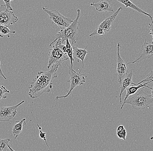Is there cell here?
Listing matches in <instances>:
<instances>
[{
	"label": "cell",
	"instance_id": "obj_1",
	"mask_svg": "<svg viewBox=\"0 0 153 151\" xmlns=\"http://www.w3.org/2000/svg\"><path fill=\"white\" fill-rule=\"evenodd\" d=\"M59 66L53 65L47 71H40L30 83L29 96L34 99L45 93L50 92L53 80L57 77V71Z\"/></svg>",
	"mask_w": 153,
	"mask_h": 151
},
{
	"label": "cell",
	"instance_id": "obj_2",
	"mask_svg": "<svg viewBox=\"0 0 153 151\" xmlns=\"http://www.w3.org/2000/svg\"><path fill=\"white\" fill-rule=\"evenodd\" d=\"M63 43L62 39H59L53 40L50 44L48 69L53 65L60 66L63 62L69 59L67 54L65 45Z\"/></svg>",
	"mask_w": 153,
	"mask_h": 151
},
{
	"label": "cell",
	"instance_id": "obj_3",
	"mask_svg": "<svg viewBox=\"0 0 153 151\" xmlns=\"http://www.w3.org/2000/svg\"><path fill=\"white\" fill-rule=\"evenodd\" d=\"M153 103V99L151 94L144 92L141 89L139 92L131 97H128L126 101L123 103L121 109H123L125 104L131 105L134 109H144L148 108L149 105Z\"/></svg>",
	"mask_w": 153,
	"mask_h": 151
},
{
	"label": "cell",
	"instance_id": "obj_4",
	"mask_svg": "<svg viewBox=\"0 0 153 151\" xmlns=\"http://www.w3.org/2000/svg\"><path fill=\"white\" fill-rule=\"evenodd\" d=\"M77 15L75 20H74L71 24L68 27L63 30H61L56 35L55 40L57 39H62V42L64 43L66 39H69L71 42V45H73L76 42V39L78 37V24L79 20L81 16V11L80 9L76 10Z\"/></svg>",
	"mask_w": 153,
	"mask_h": 151
},
{
	"label": "cell",
	"instance_id": "obj_5",
	"mask_svg": "<svg viewBox=\"0 0 153 151\" xmlns=\"http://www.w3.org/2000/svg\"><path fill=\"white\" fill-rule=\"evenodd\" d=\"M68 72L70 76V79L68 81V83H70V87L69 90L67 91L66 95L57 96L56 97V99L57 100L68 97L75 88L78 86L84 85L86 82L87 76L85 74H81V70L79 72H76L73 69V68H72L71 65H68Z\"/></svg>",
	"mask_w": 153,
	"mask_h": 151
},
{
	"label": "cell",
	"instance_id": "obj_6",
	"mask_svg": "<svg viewBox=\"0 0 153 151\" xmlns=\"http://www.w3.org/2000/svg\"><path fill=\"white\" fill-rule=\"evenodd\" d=\"M42 10L49 16L50 19L52 20L53 23L57 25L61 30L66 28L73 22V20L65 17L57 10H49L44 7H42Z\"/></svg>",
	"mask_w": 153,
	"mask_h": 151
},
{
	"label": "cell",
	"instance_id": "obj_7",
	"mask_svg": "<svg viewBox=\"0 0 153 151\" xmlns=\"http://www.w3.org/2000/svg\"><path fill=\"white\" fill-rule=\"evenodd\" d=\"M122 9V7H119L116 12L113 13V15H111L110 17L105 19L94 30V31L91 34H90V37H93L97 35L104 36L105 34H108L111 30L112 25L115 20L116 18Z\"/></svg>",
	"mask_w": 153,
	"mask_h": 151
},
{
	"label": "cell",
	"instance_id": "obj_8",
	"mask_svg": "<svg viewBox=\"0 0 153 151\" xmlns=\"http://www.w3.org/2000/svg\"><path fill=\"white\" fill-rule=\"evenodd\" d=\"M19 21V18L12 11L7 9L5 5L0 6V25L9 27Z\"/></svg>",
	"mask_w": 153,
	"mask_h": 151
},
{
	"label": "cell",
	"instance_id": "obj_9",
	"mask_svg": "<svg viewBox=\"0 0 153 151\" xmlns=\"http://www.w3.org/2000/svg\"><path fill=\"white\" fill-rule=\"evenodd\" d=\"M22 101L21 103L12 106H2L0 107V122H9L12 120L17 113V109L25 103Z\"/></svg>",
	"mask_w": 153,
	"mask_h": 151
},
{
	"label": "cell",
	"instance_id": "obj_10",
	"mask_svg": "<svg viewBox=\"0 0 153 151\" xmlns=\"http://www.w3.org/2000/svg\"><path fill=\"white\" fill-rule=\"evenodd\" d=\"M120 43H118L117 44V59L116 73L119 85H120L121 83L122 78L128 72L127 64H126L124 60L122 59L120 54Z\"/></svg>",
	"mask_w": 153,
	"mask_h": 151
},
{
	"label": "cell",
	"instance_id": "obj_11",
	"mask_svg": "<svg viewBox=\"0 0 153 151\" xmlns=\"http://www.w3.org/2000/svg\"><path fill=\"white\" fill-rule=\"evenodd\" d=\"M139 54V56L133 62H129L127 64H134L153 57V43H150L148 42L145 39L144 43L141 46V50Z\"/></svg>",
	"mask_w": 153,
	"mask_h": 151
},
{
	"label": "cell",
	"instance_id": "obj_12",
	"mask_svg": "<svg viewBox=\"0 0 153 151\" xmlns=\"http://www.w3.org/2000/svg\"><path fill=\"white\" fill-rule=\"evenodd\" d=\"M91 6L95 7L96 10L99 12H113L114 13L113 7L109 0H100L97 3L94 2L91 4Z\"/></svg>",
	"mask_w": 153,
	"mask_h": 151
},
{
	"label": "cell",
	"instance_id": "obj_13",
	"mask_svg": "<svg viewBox=\"0 0 153 151\" xmlns=\"http://www.w3.org/2000/svg\"><path fill=\"white\" fill-rule=\"evenodd\" d=\"M133 72L131 71L130 72H128L121 80V83L120 85V92L119 98L120 103H122L121 96L123 92L133 83Z\"/></svg>",
	"mask_w": 153,
	"mask_h": 151
},
{
	"label": "cell",
	"instance_id": "obj_14",
	"mask_svg": "<svg viewBox=\"0 0 153 151\" xmlns=\"http://www.w3.org/2000/svg\"><path fill=\"white\" fill-rule=\"evenodd\" d=\"M73 56L77 59V62L81 61L82 62V69L84 68L85 65V59L86 55L89 53L93 52V51H88L86 50L87 47L85 49L79 48L76 46H73ZM82 69L81 71H82Z\"/></svg>",
	"mask_w": 153,
	"mask_h": 151
},
{
	"label": "cell",
	"instance_id": "obj_15",
	"mask_svg": "<svg viewBox=\"0 0 153 151\" xmlns=\"http://www.w3.org/2000/svg\"><path fill=\"white\" fill-rule=\"evenodd\" d=\"M115 1H117L119 2L120 3L124 4L126 8L129 7V8H131V9H133V10H135V11L138 12V13H141V14H143V15L148 16L151 19L152 21H153V17H152V15L151 14L147 13L144 10L140 9L135 4H134L130 0H115Z\"/></svg>",
	"mask_w": 153,
	"mask_h": 151
},
{
	"label": "cell",
	"instance_id": "obj_16",
	"mask_svg": "<svg viewBox=\"0 0 153 151\" xmlns=\"http://www.w3.org/2000/svg\"><path fill=\"white\" fill-rule=\"evenodd\" d=\"M147 85H148V83H144L143 84H135L133 83H132L130 86L126 89V94L123 103L126 101L128 97L131 95H133L140 88L147 87Z\"/></svg>",
	"mask_w": 153,
	"mask_h": 151
},
{
	"label": "cell",
	"instance_id": "obj_17",
	"mask_svg": "<svg viewBox=\"0 0 153 151\" xmlns=\"http://www.w3.org/2000/svg\"><path fill=\"white\" fill-rule=\"evenodd\" d=\"M26 124V123L25 118H23L20 121L17 120L15 122L12 130V132L14 139H17L20 134L22 132L23 127L25 126Z\"/></svg>",
	"mask_w": 153,
	"mask_h": 151
},
{
	"label": "cell",
	"instance_id": "obj_18",
	"mask_svg": "<svg viewBox=\"0 0 153 151\" xmlns=\"http://www.w3.org/2000/svg\"><path fill=\"white\" fill-rule=\"evenodd\" d=\"M65 42V46L66 48V51L67 54L70 61L71 66L73 68V62H74V59L73 57V51L72 46L70 43L69 39H66Z\"/></svg>",
	"mask_w": 153,
	"mask_h": 151
},
{
	"label": "cell",
	"instance_id": "obj_19",
	"mask_svg": "<svg viewBox=\"0 0 153 151\" xmlns=\"http://www.w3.org/2000/svg\"><path fill=\"white\" fill-rule=\"evenodd\" d=\"M9 138L0 139V151H14L10 145Z\"/></svg>",
	"mask_w": 153,
	"mask_h": 151
},
{
	"label": "cell",
	"instance_id": "obj_20",
	"mask_svg": "<svg viewBox=\"0 0 153 151\" xmlns=\"http://www.w3.org/2000/svg\"><path fill=\"white\" fill-rule=\"evenodd\" d=\"M16 33L15 30H11L8 28V27L0 25V37L3 38L6 36L8 38L10 37L11 34H14Z\"/></svg>",
	"mask_w": 153,
	"mask_h": 151
},
{
	"label": "cell",
	"instance_id": "obj_21",
	"mask_svg": "<svg viewBox=\"0 0 153 151\" xmlns=\"http://www.w3.org/2000/svg\"><path fill=\"white\" fill-rule=\"evenodd\" d=\"M143 83H148V84H152V87H153V70L150 73L147 74L146 78H144L137 84Z\"/></svg>",
	"mask_w": 153,
	"mask_h": 151
},
{
	"label": "cell",
	"instance_id": "obj_22",
	"mask_svg": "<svg viewBox=\"0 0 153 151\" xmlns=\"http://www.w3.org/2000/svg\"><path fill=\"white\" fill-rule=\"evenodd\" d=\"M9 93V91L4 86L0 85V100H1L2 98H6L7 97V94Z\"/></svg>",
	"mask_w": 153,
	"mask_h": 151
},
{
	"label": "cell",
	"instance_id": "obj_23",
	"mask_svg": "<svg viewBox=\"0 0 153 151\" xmlns=\"http://www.w3.org/2000/svg\"><path fill=\"white\" fill-rule=\"evenodd\" d=\"M37 126H38V129H39V132H40V133H39V136H40V138H41L43 140H44V141H45L47 146H48V148L49 150H50L49 146L47 141L46 136V133L42 131V127H41L39 124H38V123H37Z\"/></svg>",
	"mask_w": 153,
	"mask_h": 151
},
{
	"label": "cell",
	"instance_id": "obj_24",
	"mask_svg": "<svg viewBox=\"0 0 153 151\" xmlns=\"http://www.w3.org/2000/svg\"><path fill=\"white\" fill-rule=\"evenodd\" d=\"M117 134L119 138L123 139L124 141L126 140V136H127V131L125 129L121 131L117 132Z\"/></svg>",
	"mask_w": 153,
	"mask_h": 151
},
{
	"label": "cell",
	"instance_id": "obj_25",
	"mask_svg": "<svg viewBox=\"0 0 153 151\" xmlns=\"http://www.w3.org/2000/svg\"><path fill=\"white\" fill-rule=\"evenodd\" d=\"M3 1L4 2L5 5L6 6L7 9V10H13V8L11 6L10 4H11V2L14 1V0H3Z\"/></svg>",
	"mask_w": 153,
	"mask_h": 151
},
{
	"label": "cell",
	"instance_id": "obj_26",
	"mask_svg": "<svg viewBox=\"0 0 153 151\" xmlns=\"http://www.w3.org/2000/svg\"><path fill=\"white\" fill-rule=\"evenodd\" d=\"M148 28L150 30V35L152 36V42L153 43V21H152L151 23L148 24Z\"/></svg>",
	"mask_w": 153,
	"mask_h": 151
},
{
	"label": "cell",
	"instance_id": "obj_27",
	"mask_svg": "<svg viewBox=\"0 0 153 151\" xmlns=\"http://www.w3.org/2000/svg\"><path fill=\"white\" fill-rule=\"evenodd\" d=\"M124 129H125V128H124V126H123V125H120V126H118V127H117V129L116 132L121 131L124 130Z\"/></svg>",
	"mask_w": 153,
	"mask_h": 151
},
{
	"label": "cell",
	"instance_id": "obj_28",
	"mask_svg": "<svg viewBox=\"0 0 153 151\" xmlns=\"http://www.w3.org/2000/svg\"><path fill=\"white\" fill-rule=\"evenodd\" d=\"M0 75H1V77H2L3 78H4V79L6 80L7 78L5 76H4V74L3 73L2 71L1 68V61H0Z\"/></svg>",
	"mask_w": 153,
	"mask_h": 151
},
{
	"label": "cell",
	"instance_id": "obj_29",
	"mask_svg": "<svg viewBox=\"0 0 153 151\" xmlns=\"http://www.w3.org/2000/svg\"><path fill=\"white\" fill-rule=\"evenodd\" d=\"M146 88H148L152 90V92H152V94H151V95H152V97L153 99V87H149L147 86V87Z\"/></svg>",
	"mask_w": 153,
	"mask_h": 151
},
{
	"label": "cell",
	"instance_id": "obj_30",
	"mask_svg": "<svg viewBox=\"0 0 153 151\" xmlns=\"http://www.w3.org/2000/svg\"><path fill=\"white\" fill-rule=\"evenodd\" d=\"M150 139H151V140H153V136H152L150 137Z\"/></svg>",
	"mask_w": 153,
	"mask_h": 151
},
{
	"label": "cell",
	"instance_id": "obj_31",
	"mask_svg": "<svg viewBox=\"0 0 153 151\" xmlns=\"http://www.w3.org/2000/svg\"><path fill=\"white\" fill-rule=\"evenodd\" d=\"M0 101H1V100H0Z\"/></svg>",
	"mask_w": 153,
	"mask_h": 151
}]
</instances>
